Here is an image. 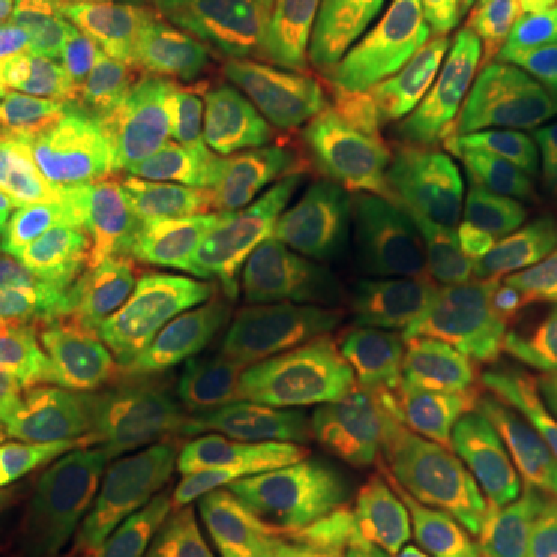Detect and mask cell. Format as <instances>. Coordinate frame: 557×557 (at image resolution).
Wrapping results in <instances>:
<instances>
[{
	"mask_svg": "<svg viewBox=\"0 0 557 557\" xmlns=\"http://www.w3.org/2000/svg\"><path fill=\"white\" fill-rule=\"evenodd\" d=\"M50 278L84 354L121 384L193 366L230 344L199 242L149 208L134 205L115 239Z\"/></svg>",
	"mask_w": 557,
	"mask_h": 557,
	"instance_id": "1",
	"label": "cell"
},
{
	"mask_svg": "<svg viewBox=\"0 0 557 557\" xmlns=\"http://www.w3.org/2000/svg\"><path fill=\"white\" fill-rule=\"evenodd\" d=\"M354 177L357 168L335 156L288 149L233 214L196 236L230 344L298 317L335 285Z\"/></svg>",
	"mask_w": 557,
	"mask_h": 557,
	"instance_id": "2",
	"label": "cell"
},
{
	"mask_svg": "<svg viewBox=\"0 0 557 557\" xmlns=\"http://www.w3.org/2000/svg\"><path fill=\"white\" fill-rule=\"evenodd\" d=\"M322 38L458 119L520 109L539 25L515 0H292Z\"/></svg>",
	"mask_w": 557,
	"mask_h": 557,
	"instance_id": "3",
	"label": "cell"
},
{
	"mask_svg": "<svg viewBox=\"0 0 557 557\" xmlns=\"http://www.w3.org/2000/svg\"><path fill=\"white\" fill-rule=\"evenodd\" d=\"M557 440V362L493 418L443 424L399 483L375 545L403 557H478L490 520L545 471Z\"/></svg>",
	"mask_w": 557,
	"mask_h": 557,
	"instance_id": "4",
	"label": "cell"
},
{
	"mask_svg": "<svg viewBox=\"0 0 557 557\" xmlns=\"http://www.w3.org/2000/svg\"><path fill=\"white\" fill-rule=\"evenodd\" d=\"M124 399L152 428L180 478L174 539L226 511H248L282 443L260 418L236 357L199 359L124 381Z\"/></svg>",
	"mask_w": 557,
	"mask_h": 557,
	"instance_id": "5",
	"label": "cell"
},
{
	"mask_svg": "<svg viewBox=\"0 0 557 557\" xmlns=\"http://www.w3.org/2000/svg\"><path fill=\"white\" fill-rule=\"evenodd\" d=\"M263 131L295 149L387 161L416 137L418 100L406 84L332 47L304 20L276 65Z\"/></svg>",
	"mask_w": 557,
	"mask_h": 557,
	"instance_id": "6",
	"label": "cell"
},
{
	"mask_svg": "<svg viewBox=\"0 0 557 557\" xmlns=\"http://www.w3.org/2000/svg\"><path fill=\"white\" fill-rule=\"evenodd\" d=\"M406 276L421 298L456 310L490 295H518L545 276V260L486 189L437 171L409 189Z\"/></svg>",
	"mask_w": 557,
	"mask_h": 557,
	"instance_id": "7",
	"label": "cell"
},
{
	"mask_svg": "<svg viewBox=\"0 0 557 557\" xmlns=\"http://www.w3.org/2000/svg\"><path fill=\"white\" fill-rule=\"evenodd\" d=\"M440 437L443 424L282 446L248 511L300 530L375 545L381 518L399 483Z\"/></svg>",
	"mask_w": 557,
	"mask_h": 557,
	"instance_id": "8",
	"label": "cell"
},
{
	"mask_svg": "<svg viewBox=\"0 0 557 557\" xmlns=\"http://www.w3.org/2000/svg\"><path fill=\"white\" fill-rule=\"evenodd\" d=\"M121 25L220 115L263 131L276 65L304 20L220 0L143 3L131 7Z\"/></svg>",
	"mask_w": 557,
	"mask_h": 557,
	"instance_id": "9",
	"label": "cell"
},
{
	"mask_svg": "<svg viewBox=\"0 0 557 557\" xmlns=\"http://www.w3.org/2000/svg\"><path fill=\"white\" fill-rule=\"evenodd\" d=\"M557 357V292L511 295L443 317L424 381V416L468 424L505 397L542 362Z\"/></svg>",
	"mask_w": 557,
	"mask_h": 557,
	"instance_id": "10",
	"label": "cell"
},
{
	"mask_svg": "<svg viewBox=\"0 0 557 557\" xmlns=\"http://www.w3.org/2000/svg\"><path fill=\"white\" fill-rule=\"evenodd\" d=\"M248 394L282 446L412 428L424 416V381L255 354L242 362Z\"/></svg>",
	"mask_w": 557,
	"mask_h": 557,
	"instance_id": "11",
	"label": "cell"
},
{
	"mask_svg": "<svg viewBox=\"0 0 557 557\" xmlns=\"http://www.w3.org/2000/svg\"><path fill=\"white\" fill-rule=\"evenodd\" d=\"M180 478L149 449H115L62 483L40 520L78 557H156L174 533Z\"/></svg>",
	"mask_w": 557,
	"mask_h": 557,
	"instance_id": "12",
	"label": "cell"
},
{
	"mask_svg": "<svg viewBox=\"0 0 557 557\" xmlns=\"http://www.w3.org/2000/svg\"><path fill=\"white\" fill-rule=\"evenodd\" d=\"M443 317L409 295L384 298L335 282L298 317L260 332L263 354L288 359H338L384 375H424Z\"/></svg>",
	"mask_w": 557,
	"mask_h": 557,
	"instance_id": "13",
	"label": "cell"
},
{
	"mask_svg": "<svg viewBox=\"0 0 557 557\" xmlns=\"http://www.w3.org/2000/svg\"><path fill=\"white\" fill-rule=\"evenodd\" d=\"M276 146L282 143L267 131L226 119L205 100H196L149 211L199 236L239 208L273 168Z\"/></svg>",
	"mask_w": 557,
	"mask_h": 557,
	"instance_id": "14",
	"label": "cell"
},
{
	"mask_svg": "<svg viewBox=\"0 0 557 557\" xmlns=\"http://www.w3.org/2000/svg\"><path fill=\"white\" fill-rule=\"evenodd\" d=\"M20 47L57 65L62 109L121 115L139 44L124 32L115 0H35Z\"/></svg>",
	"mask_w": 557,
	"mask_h": 557,
	"instance_id": "15",
	"label": "cell"
},
{
	"mask_svg": "<svg viewBox=\"0 0 557 557\" xmlns=\"http://www.w3.org/2000/svg\"><path fill=\"white\" fill-rule=\"evenodd\" d=\"M115 449H149L161 456L149 421L127 399L40 412L3 461L0 502L35 518L62 483Z\"/></svg>",
	"mask_w": 557,
	"mask_h": 557,
	"instance_id": "16",
	"label": "cell"
},
{
	"mask_svg": "<svg viewBox=\"0 0 557 557\" xmlns=\"http://www.w3.org/2000/svg\"><path fill=\"white\" fill-rule=\"evenodd\" d=\"M134 205L13 183L0 199V263L7 270L60 276L127 226Z\"/></svg>",
	"mask_w": 557,
	"mask_h": 557,
	"instance_id": "17",
	"label": "cell"
},
{
	"mask_svg": "<svg viewBox=\"0 0 557 557\" xmlns=\"http://www.w3.org/2000/svg\"><path fill=\"white\" fill-rule=\"evenodd\" d=\"M25 310L3 381L20 391L32 416L72 406L121 403L124 384L106 375L75 338L60 288L50 276L25 273Z\"/></svg>",
	"mask_w": 557,
	"mask_h": 557,
	"instance_id": "18",
	"label": "cell"
},
{
	"mask_svg": "<svg viewBox=\"0 0 557 557\" xmlns=\"http://www.w3.org/2000/svg\"><path fill=\"white\" fill-rule=\"evenodd\" d=\"M446 146L557 255V137L502 119H458Z\"/></svg>",
	"mask_w": 557,
	"mask_h": 557,
	"instance_id": "19",
	"label": "cell"
},
{
	"mask_svg": "<svg viewBox=\"0 0 557 557\" xmlns=\"http://www.w3.org/2000/svg\"><path fill=\"white\" fill-rule=\"evenodd\" d=\"M38 183L137 208L149 205V183L124 131L109 119L72 109H62L57 156L40 171Z\"/></svg>",
	"mask_w": 557,
	"mask_h": 557,
	"instance_id": "20",
	"label": "cell"
},
{
	"mask_svg": "<svg viewBox=\"0 0 557 557\" xmlns=\"http://www.w3.org/2000/svg\"><path fill=\"white\" fill-rule=\"evenodd\" d=\"M347 278L372 295L397 298L409 295L406 276V205L387 177H357L347 193L344 220V260Z\"/></svg>",
	"mask_w": 557,
	"mask_h": 557,
	"instance_id": "21",
	"label": "cell"
},
{
	"mask_svg": "<svg viewBox=\"0 0 557 557\" xmlns=\"http://www.w3.org/2000/svg\"><path fill=\"white\" fill-rule=\"evenodd\" d=\"M193 106V87L139 44L121 102V121L124 137L131 139L143 177L149 183V205L159 196L161 177L186 134Z\"/></svg>",
	"mask_w": 557,
	"mask_h": 557,
	"instance_id": "22",
	"label": "cell"
},
{
	"mask_svg": "<svg viewBox=\"0 0 557 557\" xmlns=\"http://www.w3.org/2000/svg\"><path fill=\"white\" fill-rule=\"evenodd\" d=\"M483 557H557V480H527L498 511Z\"/></svg>",
	"mask_w": 557,
	"mask_h": 557,
	"instance_id": "23",
	"label": "cell"
},
{
	"mask_svg": "<svg viewBox=\"0 0 557 557\" xmlns=\"http://www.w3.org/2000/svg\"><path fill=\"white\" fill-rule=\"evenodd\" d=\"M156 557H273V533L258 511H226L174 539Z\"/></svg>",
	"mask_w": 557,
	"mask_h": 557,
	"instance_id": "24",
	"label": "cell"
},
{
	"mask_svg": "<svg viewBox=\"0 0 557 557\" xmlns=\"http://www.w3.org/2000/svg\"><path fill=\"white\" fill-rule=\"evenodd\" d=\"M57 87H60V72L40 53H32L20 44L0 50V121L44 102H53Z\"/></svg>",
	"mask_w": 557,
	"mask_h": 557,
	"instance_id": "25",
	"label": "cell"
},
{
	"mask_svg": "<svg viewBox=\"0 0 557 557\" xmlns=\"http://www.w3.org/2000/svg\"><path fill=\"white\" fill-rule=\"evenodd\" d=\"M520 112L557 131V0H548L539 22Z\"/></svg>",
	"mask_w": 557,
	"mask_h": 557,
	"instance_id": "26",
	"label": "cell"
},
{
	"mask_svg": "<svg viewBox=\"0 0 557 557\" xmlns=\"http://www.w3.org/2000/svg\"><path fill=\"white\" fill-rule=\"evenodd\" d=\"M0 557H78L40 520L0 502Z\"/></svg>",
	"mask_w": 557,
	"mask_h": 557,
	"instance_id": "27",
	"label": "cell"
},
{
	"mask_svg": "<svg viewBox=\"0 0 557 557\" xmlns=\"http://www.w3.org/2000/svg\"><path fill=\"white\" fill-rule=\"evenodd\" d=\"M25 285H28V278L22 270H0V379L7 375L16 335H20Z\"/></svg>",
	"mask_w": 557,
	"mask_h": 557,
	"instance_id": "28",
	"label": "cell"
},
{
	"mask_svg": "<svg viewBox=\"0 0 557 557\" xmlns=\"http://www.w3.org/2000/svg\"><path fill=\"white\" fill-rule=\"evenodd\" d=\"M32 416L28 403L20 397L16 387H10L7 381L0 379V465L10 458L16 440H20L22 418Z\"/></svg>",
	"mask_w": 557,
	"mask_h": 557,
	"instance_id": "29",
	"label": "cell"
},
{
	"mask_svg": "<svg viewBox=\"0 0 557 557\" xmlns=\"http://www.w3.org/2000/svg\"><path fill=\"white\" fill-rule=\"evenodd\" d=\"M25 22H28V0H0V50L20 44Z\"/></svg>",
	"mask_w": 557,
	"mask_h": 557,
	"instance_id": "30",
	"label": "cell"
},
{
	"mask_svg": "<svg viewBox=\"0 0 557 557\" xmlns=\"http://www.w3.org/2000/svg\"><path fill=\"white\" fill-rule=\"evenodd\" d=\"M278 557H379L366 555V552H347V548H325V545H298V548H288Z\"/></svg>",
	"mask_w": 557,
	"mask_h": 557,
	"instance_id": "31",
	"label": "cell"
},
{
	"mask_svg": "<svg viewBox=\"0 0 557 557\" xmlns=\"http://www.w3.org/2000/svg\"><path fill=\"white\" fill-rule=\"evenodd\" d=\"M518 3V10L527 16V20L539 25L542 22V13H545V7H548V0H515Z\"/></svg>",
	"mask_w": 557,
	"mask_h": 557,
	"instance_id": "32",
	"label": "cell"
},
{
	"mask_svg": "<svg viewBox=\"0 0 557 557\" xmlns=\"http://www.w3.org/2000/svg\"><path fill=\"white\" fill-rule=\"evenodd\" d=\"M127 10L131 7H143V3H220V0H124Z\"/></svg>",
	"mask_w": 557,
	"mask_h": 557,
	"instance_id": "33",
	"label": "cell"
},
{
	"mask_svg": "<svg viewBox=\"0 0 557 557\" xmlns=\"http://www.w3.org/2000/svg\"><path fill=\"white\" fill-rule=\"evenodd\" d=\"M545 474H552L557 480V440L555 446H552V453H548V461H545Z\"/></svg>",
	"mask_w": 557,
	"mask_h": 557,
	"instance_id": "34",
	"label": "cell"
},
{
	"mask_svg": "<svg viewBox=\"0 0 557 557\" xmlns=\"http://www.w3.org/2000/svg\"><path fill=\"white\" fill-rule=\"evenodd\" d=\"M10 189H13V180H10V174H7V171L0 168V199H3V196H7Z\"/></svg>",
	"mask_w": 557,
	"mask_h": 557,
	"instance_id": "35",
	"label": "cell"
},
{
	"mask_svg": "<svg viewBox=\"0 0 557 557\" xmlns=\"http://www.w3.org/2000/svg\"><path fill=\"white\" fill-rule=\"evenodd\" d=\"M115 3H119V10H121V16H124V13H127V3H124V0H115Z\"/></svg>",
	"mask_w": 557,
	"mask_h": 557,
	"instance_id": "36",
	"label": "cell"
},
{
	"mask_svg": "<svg viewBox=\"0 0 557 557\" xmlns=\"http://www.w3.org/2000/svg\"><path fill=\"white\" fill-rule=\"evenodd\" d=\"M0 270H7V267H3V263H0Z\"/></svg>",
	"mask_w": 557,
	"mask_h": 557,
	"instance_id": "37",
	"label": "cell"
}]
</instances>
